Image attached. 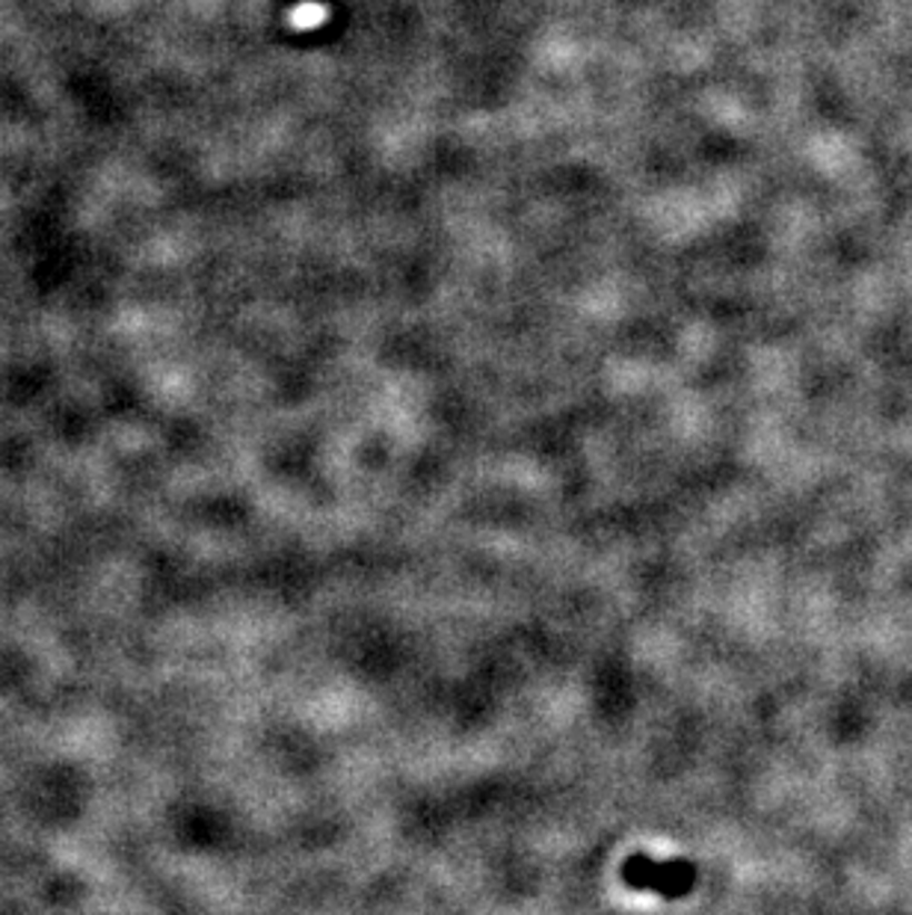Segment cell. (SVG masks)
Returning a JSON list of instances; mask_svg holds the SVG:
<instances>
[{"mask_svg":"<svg viewBox=\"0 0 912 915\" xmlns=\"http://www.w3.org/2000/svg\"><path fill=\"white\" fill-rule=\"evenodd\" d=\"M623 880L634 889L661 892L664 898H682L696 883V868L691 863H655L650 856H632L623 865Z\"/></svg>","mask_w":912,"mask_h":915,"instance_id":"obj_1","label":"cell"}]
</instances>
